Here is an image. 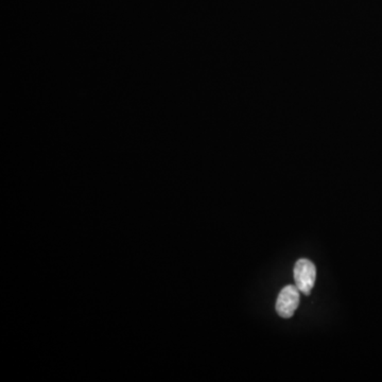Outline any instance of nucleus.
Returning <instances> with one entry per match:
<instances>
[{"instance_id":"1","label":"nucleus","mask_w":382,"mask_h":382,"mask_svg":"<svg viewBox=\"0 0 382 382\" xmlns=\"http://www.w3.org/2000/svg\"><path fill=\"white\" fill-rule=\"evenodd\" d=\"M293 274H294L295 286L301 293L310 294L317 278V269L315 264L306 258H302L295 264Z\"/></svg>"},{"instance_id":"2","label":"nucleus","mask_w":382,"mask_h":382,"mask_svg":"<svg viewBox=\"0 0 382 382\" xmlns=\"http://www.w3.org/2000/svg\"><path fill=\"white\" fill-rule=\"evenodd\" d=\"M300 294L301 291L295 285H289L282 288L275 305L276 312L284 319H290L300 305Z\"/></svg>"}]
</instances>
